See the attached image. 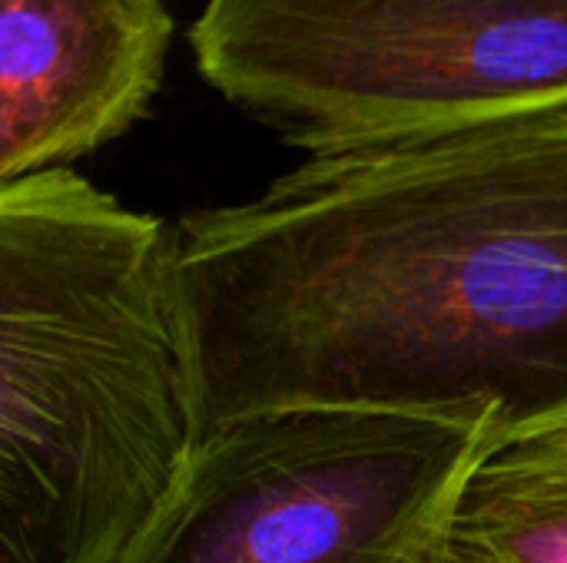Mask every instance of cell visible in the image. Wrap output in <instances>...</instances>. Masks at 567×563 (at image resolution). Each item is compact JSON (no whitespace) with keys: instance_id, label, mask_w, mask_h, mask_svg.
I'll list each match as a JSON object with an SVG mask.
<instances>
[{"instance_id":"obj_1","label":"cell","mask_w":567,"mask_h":563,"mask_svg":"<svg viewBox=\"0 0 567 563\" xmlns=\"http://www.w3.org/2000/svg\"><path fill=\"white\" fill-rule=\"evenodd\" d=\"M203 438L289 408L567 428V106L309 156L176 229Z\"/></svg>"},{"instance_id":"obj_2","label":"cell","mask_w":567,"mask_h":563,"mask_svg":"<svg viewBox=\"0 0 567 563\" xmlns=\"http://www.w3.org/2000/svg\"><path fill=\"white\" fill-rule=\"evenodd\" d=\"M199 445L173 229L73 169L0 183V563H123Z\"/></svg>"},{"instance_id":"obj_3","label":"cell","mask_w":567,"mask_h":563,"mask_svg":"<svg viewBox=\"0 0 567 563\" xmlns=\"http://www.w3.org/2000/svg\"><path fill=\"white\" fill-rule=\"evenodd\" d=\"M209 90L309 156L567 106V0H203Z\"/></svg>"},{"instance_id":"obj_4","label":"cell","mask_w":567,"mask_h":563,"mask_svg":"<svg viewBox=\"0 0 567 563\" xmlns=\"http://www.w3.org/2000/svg\"><path fill=\"white\" fill-rule=\"evenodd\" d=\"M492 445L359 408H289L209 431L123 563H432Z\"/></svg>"},{"instance_id":"obj_5","label":"cell","mask_w":567,"mask_h":563,"mask_svg":"<svg viewBox=\"0 0 567 563\" xmlns=\"http://www.w3.org/2000/svg\"><path fill=\"white\" fill-rule=\"evenodd\" d=\"M166 0H0V183L70 169L150 116Z\"/></svg>"},{"instance_id":"obj_6","label":"cell","mask_w":567,"mask_h":563,"mask_svg":"<svg viewBox=\"0 0 567 563\" xmlns=\"http://www.w3.org/2000/svg\"><path fill=\"white\" fill-rule=\"evenodd\" d=\"M432 563H567V428L485 455Z\"/></svg>"}]
</instances>
